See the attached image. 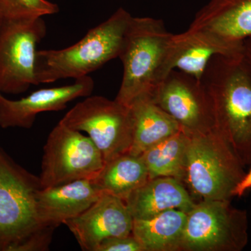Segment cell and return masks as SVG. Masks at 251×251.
I'll return each mask as SVG.
<instances>
[{
	"label": "cell",
	"mask_w": 251,
	"mask_h": 251,
	"mask_svg": "<svg viewBox=\"0 0 251 251\" xmlns=\"http://www.w3.org/2000/svg\"><path fill=\"white\" fill-rule=\"evenodd\" d=\"M201 82L212 103L216 130L243 166L251 164V65L242 53L216 55Z\"/></svg>",
	"instance_id": "6da1fadb"
},
{
	"label": "cell",
	"mask_w": 251,
	"mask_h": 251,
	"mask_svg": "<svg viewBox=\"0 0 251 251\" xmlns=\"http://www.w3.org/2000/svg\"><path fill=\"white\" fill-rule=\"evenodd\" d=\"M39 176L25 169L0 145V251H49L55 228L37 211Z\"/></svg>",
	"instance_id": "7a4b0ae2"
},
{
	"label": "cell",
	"mask_w": 251,
	"mask_h": 251,
	"mask_svg": "<svg viewBox=\"0 0 251 251\" xmlns=\"http://www.w3.org/2000/svg\"><path fill=\"white\" fill-rule=\"evenodd\" d=\"M132 17L120 8L76 44L60 50H37L35 74L39 85L87 76L118 57Z\"/></svg>",
	"instance_id": "3957f363"
},
{
	"label": "cell",
	"mask_w": 251,
	"mask_h": 251,
	"mask_svg": "<svg viewBox=\"0 0 251 251\" xmlns=\"http://www.w3.org/2000/svg\"><path fill=\"white\" fill-rule=\"evenodd\" d=\"M188 135L181 182L200 201H230L244 166L217 130Z\"/></svg>",
	"instance_id": "277c9868"
},
{
	"label": "cell",
	"mask_w": 251,
	"mask_h": 251,
	"mask_svg": "<svg viewBox=\"0 0 251 251\" xmlns=\"http://www.w3.org/2000/svg\"><path fill=\"white\" fill-rule=\"evenodd\" d=\"M172 35L161 20L132 17L118 57L124 72L117 102L129 107L135 99L150 94L159 83Z\"/></svg>",
	"instance_id": "5b68a950"
},
{
	"label": "cell",
	"mask_w": 251,
	"mask_h": 251,
	"mask_svg": "<svg viewBox=\"0 0 251 251\" xmlns=\"http://www.w3.org/2000/svg\"><path fill=\"white\" fill-rule=\"evenodd\" d=\"M248 239L246 211L230 201H201L187 212L177 251H240Z\"/></svg>",
	"instance_id": "8992f818"
},
{
	"label": "cell",
	"mask_w": 251,
	"mask_h": 251,
	"mask_svg": "<svg viewBox=\"0 0 251 251\" xmlns=\"http://www.w3.org/2000/svg\"><path fill=\"white\" fill-rule=\"evenodd\" d=\"M105 166L103 155L92 140L59 121L44 147L41 188L80 179L93 180Z\"/></svg>",
	"instance_id": "52a82bcc"
},
{
	"label": "cell",
	"mask_w": 251,
	"mask_h": 251,
	"mask_svg": "<svg viewBox=\"0 0 251 251\" xmlns=\"http://www.w3.org/2000/svg\"><path fill=\"white\" fill-rule=\"evenodd\" d=\"M61 122L84 131L103 155L105 163L129 152L133 124L129 107L116 100L89 96L64 115Z\"/></svg>",
	"instance_id": "ba28073f"
},
{
	"label": "cell",
	"mask_w": 251,
	"mask_h": 251,
	"mask_svg": "<svg viewBox=\"0 0 251 251\" xmlns=\"http://www.w3.org/2000/svg\"><path fill=\"white\" fill-rule=\"evenodd\" d=\"M47 27L43 18L4 21L0 27V92L18 94L38 85L37 46Z\"/></svg>",
	"instance_id": "9c48e42d"
},
{
	"label": "cell",
	"mask_w": 251,
	"mask_h": 251,
	"mask_svg": "<svg viewBox=\"0 0 251 251\" xmlns=\"http://www.w3.org/2000/svg\"><path fill=\"white\" fill-rule=\"evenodd\" d=\"M160 107L188 133L216 130L214 108L201 80L181 71H171L150 94Z\"/></svg>",
	"instance_id": "30bf717a"
},
{
	"label": "cell",
	"mask_w": 251,
	"mask_h": 251,
	"mask_svg": "<svg viewBox=\"0 0 251 251\" xmlns=\"http://www.w3.org/2000/svg\"><path fill=\"white\" fill-rule=\"evenodd\" d=\"M243 42H234L204 29L189 27L173 34L162 66L160 82L178 69L201 80L211 59L216 55L242 53Z\"/></svg>",
	"instance_id": "8fae6325"
},
{
	"label": "cell",
	"mask_w": 251,
	"mask_h": 251,
	"mask_svg": "<svg viewBox=\"0 0 251 251\" xmlns=\"http://www.w3.org/2000/svg\"><path fill=\"white\" fill-rule=\"evenodd\" d=\"M133 224L125 201L107 193L80 215L64 224L84 251H97L105 239L130 235Z\"/></svg>",
	"instance_id": "7c38bea8"
},
{
	"label": "cell",
	"mask_w": 251,
	"mask_h": 251,
	"mask_svg": "<svg viewBox=\"0 0 251 251\" xmlns=\"http://www.w3.org/2000/svg\"><path fill=\"white\" fill-rule=\"evenodd\" d=\"M94 88L93 79L87 75L71 85L41 89L19 100L6 98L0 92V127L30 128L39 114L64 110L69 102L90 96Z\"/></svg>",
	"instance_id": "4fadbf2b"
},
{
	"label": "cell",
	"mask_w": 251,
	"mask_h": 251,
	"mask_svg": "<svg viewBox=\"0 0 251 251\" xmlns=\"http://www.w3.org/2000/svg\"><path fill=\"white\" fill-rule=\"evenodd\" d=\"M104 192L90 179L41 188L37 193L39 219L48 227H58L90 207Z\"/></svg>",
	"instance_id": "5bb4252c"
},
{
	"label": "cell",
	"mask_w": 251,
	"mask_h": 251,
	"mask_svg": "<svg viewBox=\"0 0 251 251\" xmlns=\"http://www.w3.org/2000/svg\"><path fill=\"white\" fill-rule=\"evenodd\" d=\"M133 219H147L170 209L191 211L194 198L179 180L161 176L150 179L125 200Z\"/></svg>",
	"instance_id": "9a60e30c"
},
{
	"label": "cell",
	"mask_w": 251,
	"mask_h": 251,
	"mask_svg": "<svg viewBox=\"0 0 251 251\" xmlns=\"http://www.w3.org/2000/svg\"><path fill=\"white\" fill-rule=\"evenodd\" d=\"M189 27L208 29L227 40L243 42L251 36V0H209Z\"/></svg>",
	"instance_id": "2e32d148"
},
{
	"label": "cell",
	"mask_w": 251,
	"mask_h": 251,
	"mask_svg": "<svg viewBox=\"0 0 251 251\" xmlns=\"http://www.w3.org/2000/svg\"><path fill=\"white\" fill-rule=\"evenodd\" d=\"M129 108L133 124V140L128 152L130 154L140 156L149 148L182 130L150 94L135 99Z\"/></svg>",
	"instance_id": "e0dca14e"
},
{
	"label": "cell",
	"mask_w": 251,
	"mask_h": 251,
	"mask_svg": "<svg viewBox=\"0 0 251 251\" xmlns=\"http://www.w3.org/2000/svg\"><path fill=\"white\" fill-rule=\"evenodd\" d=\"M187 212L170 209L147 219H133L132 234L145 251H177Z\"/></svg>",
	"instance_id": "ac0fdd59"
},
{
	"label": "cell",
	"mask_w": 251,
	"mask_h": 251,
	"mask_svg": "<svg viewBox=\"0 0 251 251\" xmlns=\"http://www.w3.org/2000/svg\"><path fill=\"white\" fill-rule=\"evenodd\" d=\"M149 179L148 169L141 157L126 153L105 163L92 181L103 192L125 201Z\"/></svg>",
	"instance_id": "d6986e66"
},
{
	"label": "cell",
	"mask_w": 251,
	"mask_h": 251,
	"mask_svg": "<svg viewBox=\"0 0 251 251\" xmlns=\"http://www.w3.org/2000/svg\"><path fill=\"white\" fill-rule=\"evenodd\" d=\"M188 140V133L182 129L144 151L140 157L148 169L149 178L167 176L181 182Z\"/></svg>",
	"instance_id": "ffe728a7"
},
{
	"label": "cell",
	"mask_w": 251,
	"mask_h": 251,
	"mask_svg": "<svg viewBox=\"0 0 251 251\" xmlns=\"http://www.w3.org/2000/svg\"><path fill=\"white\" fill-rule=\"evenodd\" d=\"M4 21H27L57 14V4L48 0H0Z\"/></svg>",
	"instance_id": "44dd1931"
},
{
	"label": "cell",
	"mask_w": 251,
	"mask_h": 251,
	"mask_svg": "<svg viewBox=\"0 0 251 251\" xmlns=\"http://www.w3.org/2000/svg\"><path fill=\"white\" fill-rule=\"evenodd\" d=\"M97 251H145L143 246L133 235L105 239Z\"/></svg>",
	"instance_id": "7402d4cb"
},
{
	"label": "cell",
	"mask_w": 251,
	"mask_h": 251,
	"mask_svg": "<svg viewBox=\"0 0 251 251\" xmlns=\"http://www.w3.org/2000/svg\"><path fill=\"white\" fill-rule=\"evenodd\" d=\"M251 188V168L249 173L244 175L242 179L239 181V184L234 188L233 191V197H242L245 194L247 191Z\"/></svg>",
	"instance_id": "603a6c76"
},
{
	"label": "cell",
	"mask_w": 251,
	"mask_h": 251,
	"mask_svg": "<svg viewBox=\"0 0 251 251\" xmlns=\"http://www.w3.org/2000/svg\"><path fill=\"white\" fill-rule=\"evenodd\" d=\"M243 54L251 65V36L243 41Z\"/></svg>",
	"instance_id": "cb8c5ba5"
},
{
	"label": "cell",
	"mask_w": 251,
	"mask_h": 251,
	"mask_svg": "<svg viewBox=\"0 0 251 251\" xmlns=\"http://www.w3.org/2000/svg\"><path fill=\"white\" fill-rule=\"evenodd\" d=\"M4 21V14H3L2 9H1V4H0V27Z\"/></svg>",
	"instance_id": "d4e9b609"
}]
</instances>
